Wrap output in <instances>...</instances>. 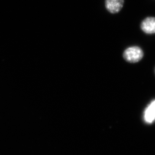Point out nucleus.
Wrapping results in <instances>:
<instances>
[{
	"label": "nucleus",
	"mask_w": 155,
	"mask_h": 155,
	"mask_svg": "<svg viewBox=\"0 0 155 155\" xmlns=\"http://www.w3.org/2000/svg\"><path fill=\"white\" fill-rule=\"evenodd\" d=\"M144 56L143 50L138 46L127 47L123 52V58L129 63H137L142 60Z\"/></svg>",
	"instance_id": "nucleus-1"
},
{
	"label": "nucleus",
	"mask_w": 155,
	"mask_h": 155,
	"mask_svg": "<svg viewBox=\"0 0 155 155\" xmlns=\"http://www.w3.org/2000/svg\"><path fill=\"white\" fill-rule=\"evenodd\" d=\"M140 29L147 34H155V17H147L142 21Z\"/></svg>",
	"instance_id": "nucleus-2"
},
{
	"label": "nucleus",
	"mask_w": 155,
	"mask_h": 155,
	"mask_svg": "<svg viewBox=\"0 0 155 155\" xmlns=\"http://www.w3.org/2000/svg\"><path fill=\"white\" fill-rule=\"evenodd\" d=\"M124 0H105V7L111 14H117L120 12L124 5Z\"/></svg>",
	"instance_id": "nucleus-3"
},
{
	"label": "nucleus",
	"mask_w": 155,
	"mask_h": 155,
	"mask_svg": "<svg viewBox=\"0 0 155 155\" xmlns=\"http://www.w3.org/2000/svg\"><path fill=\"white\" fill-rule=\"evenodd\" d=\"M144 121L151 124L155 121V100L151 101L145 109L143 113Z\"/></svg>",
	"instance_id": "nucleus-4"
}]
</instances>
